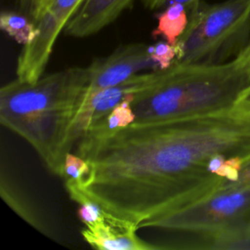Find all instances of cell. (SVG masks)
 I'll return each instance as SVG.
<instances>
[{
    "label": "cell",
    "instance_id": "1",
    "mask_svg": "<svg viewBox=\"0 0 250 250\" xmlns=\"http://www.w3.org/2000/svg\"><path fill=\"white\" fill-rule=\"evenodd\" d=\"M76 145L90 164L86 181L77 186L138 230L226 185L208 172L207 162L217 153L250 155V113L232 107L114 130L102 120Z\"/></svg>",
    "mask_w": 250,
    "mask_h": 250
},
{
    "label": "cell",
    "instance_id": "2",
    "mask_svg": "<svg viewBox=\"0 0 250 250\" xmlns=\"http://www.w3.org/2000/svg\"><path fill=\"white\" fill-rule=\"evenodd\" d=\"M88 86V67L60 70L35 83L17 78L0 90L1 124L25 139L62 177L66 137Z\"/></svg>",
    "mask_w": 250,
    "mask_h": 250
},
{
    "label": "cell",
    "instance_id": "3",
    "mask_svg": "<svg viewBox=\"0 0 250 250\" xmlns=\"http://www.w3.org/2000/svg\"><path fill=\"white\" fill-rule=\"evenodd\" d=\"M249 85L246 73L235 59L221 63H173L151 87L134 96V123L229 109Z\"/></svg>",
    "mask_w": 250,
    "mask_h": 250
},
{
    "label": "cell",
    "instance_id": "4",
    "mask_svg": "<svg viewBox=\"0 0 250 250\" xmlns=\"http://www.w3.org/2000/svg\"><path fill=\"white\" fill-rule=\"evenodd\" d=\"M250 40V0H202L188 10V23L173 63H221L235 59Z\"/></svg>",
    "mask_w": 250,
    "mask_h": 250
},
{
    "label": "cell",
    "instance_id": "5",
    "mask_svg": "<svg viewBox=\"0 0 250 250\" xmlns=\"http://www.w3.org/2000/svg\"><path fill=\"white\" fill-rule=\"evenodd\" d=\"M144 228L201 233L199 249H238L250 235V187L226 184L199 201L152 220Z\"/></svg>",
    "mask_w": 250,
    "mask_h": 250
},
{
    "label": "cell",
    "instance_id": "6",
    "mask_svg": "<svg viewBox=\"0 0 250 250\" xmlns=\"http://www.w3.org/2000/svg\"><path fill=\"white\" fill-rule=\"evenodd\" d=\"M83 0H48L34 21L35 38L23 46L17 64L18 79L35 83L41 78L61 31L79 8Z\"/></svg>",
    "mask_w": 250,
    "mask_h": 250
},
{
    "label": "cell",
    "instance_id": "7",
    "mask_svg": "<svg viewBox=\"0 0 250 250\" xmlns=\"http://www.w3.org/2000/svg\"><path fill=\"white\" fill-rule=\"evenodd\" d=\"M163 70L136 74L131 78L111 87H106L91 94L86 93L85 100L70 125L65 145V154L95 124L105 119L107 114L126 97L137 95L151 87L160 77Z\"/></svg>",
    "mask_w": 250,
    "mask_h": 250
},
{
    "label": "cell",
    "instance_id": "8",
    "mask_svg": "<svg viewBox=\"0 0 250 250\" xmlns=\"http://www.w3.org/2000/svg\"><path fill=\"white\" fill-rule=\"evenodd\" d=\"M87 94L117 85L140 71L159 70L148 52V45L134 43L121 46L110 55L95 59L88 66Z\"/></svg>",
    "mask_w": 250,
    "mask_h": 250
},
{
    "label": "cell",
    "instance_id": "9",
    "mask_svg": "<svg viewBox=\"0 0 250 250\" xmlns=\"http://www.w3.org/2000/svg\"><path fill=\"white\" fill-rule=\"evenodd\" d=\"M135 0H83L64 27V33L77 38L95 34L114 21Z\"/></svg>",
    "mask_w": 250,
    "mask_h": 250
},
{
    "label": "cell",
    "instance_id": "10",
    "mask_svg": "<svg viewBox=\"0 0 250 250\" xmlns=\"http://www.w3.org/2000/svg\"><path fill=\"white\" fill-rule=\"evenodd\" d=\"M133 226L120 227L105 223L94 229L85 228L81 234L93 248L100 250H153L163 247L150 244L136 234Z\"/></svg>",
    "mask_w": 250,
    "mask_h": 250
},
{
    "label": "cell",
    "instance_id": "11",
    "mask_svg": "<svg viewBox=\"0 0 250 250\" xmlns=\"http://www.w3.org/2000/svg\"><path fill=\"white\" fill-rule=\"evenodd\" d=\"M157 25L152 30V37L162 36L167 42L176 45L188 23V10L182 3H172L156 15Z\"/></svg>",
    "mask_w": 250,
    "mask_h": 250
},
{
    "label": "cell",
    "instance_id": "12",
    "mask_svg": "<svg viewBox=\"0 0 250 250\" xmlns=\"http://www.w3.org/2000/svg\"><path fill=\"white\" fill-rule=\"evenodd\" d=\"M65 188L69 194V197L80 205L77 215L80 221L86 226V228L94 229L102 225H104L107 222L115 226L129 227L122 225L112 216L108 215L97 202H95L92 198L86 195L80 189L76 183L66 180Z\"/></svg>",
    "mask_w": 250,
    "mask_h": 250
},
{
    "label": "cell",
    "instance_id": "13",
    "mask_svg": "<svg viewBox=\"0 0 250 250\" xmlns=\"http://www.w3.org/2000/svg\"><path fill=\"white\" fill-rule=\"evenodd\" d=\"M0 192L4 201L26 223L35 228L37 230L48 234V228L45 222L34 209L28 199L14 186V184L5 176V172H1Z\"/></svg>",
    "mask_w": 250,
    "mask_h": 250
},
{
    "label": "cell",
    "instance_id": "14",
    "mask_svg": "<svg viewBox=\"0 0 250 250\" xmlns=\"http://www.w3.org/2000/svg\"><path fill=\"white\" fill-rule=\"evenodd\" d=\"M0 27L16 42L23 46L29 44L37 34L34 21L22 12L3 11L0 15Z\"/></svg>",
    "mask_w": 250,
    "mask_h": 250
},
{
    "label": "cell",
    "instance_id": "15",
    "mask_svg": "<svg viewBox=\"0 0 250 250\" xmlns=\"http://www.w3.org/2000/svg\"><path fill=\"white\" fill-rule=\"evenodd\" d=\"M135 95L126 97L120 102L104 119L105 126L110 129L125 128L132 125L136 120V115L132 108V100Z\"/></svg>",
    "mask_w": 250,
    "mask_h": 250
},
{
    "label": "cell",
    "instance_id": "16",
    "mask_svg": "<svg viewBox=\"0 0 250 250\" xmlns=\"http://www.w3.org/2000/svg\"><path fill=\"white\" fill-rule=\"evenodd\" d=\"M89 173L90 164L86 159L78 154H73L70 151L65 154L62 178L81 186L86 181Z\"/></svg>",
    "mask_w": 250,
    "mask_h": 250
},
{
    "label": "cell",
    "instance_id": "17",
    "mask_svg": "<svg viewBox=\"0 0 250 250\" xmlns=\"http://www.w3.org/2000/svg\"><path fill=\"white\" fill-rule=\"evenodd\" d=\"M148 52L159 70L169 68L173 64L178 54L177 46L170 44L166 40L158 41L153 45H148Z\"/></svg>",
    "mask_w": 250,
    "mask_h": 250
},
{
    "label": "cell",
    "instance_id": "18",
    "mask_svg": "<svg viewBox=\"0 0 250 250\" xmlns=\"http://www.w3.org/2000/svg\"><path fill=\"white\" fill-rule=\"evenodd\" d=\"M21 12L36 21L45 6V0H17Z\"/></svg>",
    "mask_w": 250,
    "mask_h": 250
},
{
    "label": "cell",
    "instance_id": "19",
    "mask_svg": "<svg viewBox=\"0 0 250 250\" xmlns=\"http://www.w3.org/2000/svg\"><path fill=\"white\" fill-rule=\"evenodd\" d=\"M142 1L146 8H149L151 10L163 9L166 6L175 2L182 3L188 8V10H190L191 8L196 6L201 0H142Z\"/></svg>",
    "mask_w": 250,
    "mask_h": 250
},
{
    "label": "cell",
    "instance_id": "20",
    "mask_svg": "<svg viewBox=\"0 0 250 250\" xmlns=\"http://www.w3.org/2000/svg\"><path fill=\"white\" fill-rule=\"evenodd\" d=\"M239 187H250V155H248L242 164L237 180L231 184Z\"/></svg>",
    "mask_w": 250,
    "mask_h": 250
},
{
    "label": "cell",
    "instance_id": "21",
    "mask_svg": "<svg viewBox=\"0 0 250 250\" xmlns=\"http://www.w3.org/2000/svg\"><path fill=\"white\" fill-rule=\"evenodd\" d=\"M233 107L242 112L250 113V85L242 91Z\"/></svg>",
    "mask_w": 250,
    "mask_h": 250
},
{
    "label": "cell",
    "instance_id": "22",
    "mask_svg": "<svg viewBox=\"0 0 250 250\" xmlns=\"http://www.w3.org/2000/svg\"><path fill=\"white\" fill-rule=\"evenodd\" d=\"M235 60L239 62L241 67L243 68L244 72L247 75V78L250 82V49L247 50L246 52L240 54L235 58Z\"/></svg>",
    "mask_w": 250,
    "mask_h": 250
},
{
    "label": "cell",
    "instance_id": "23",
    "mask_svg": "<svg viewBox=\"0 0 250 250\" xmlns=\"http://www.w3.org/2000/svg\"><path fill=\"white\" fill-rule=\"evenodd\" d=\"M249 49H250V40H249V43H248V45H247V47H246V48H245V50H244V51H243V52H242V53H244V52H246V51H247V50H249ZM242 53H241V54H242Z\"/></svg>",
    "mask_w": 250,
    "mask_h": 250
},
{
    "label": "cell",
    "instance_id": "24",
    "mask_svg": "<svg viewBox=\"0 0 250 250\" xmlns=\"http://www.w3.org/2000/svg\"><path fill=\"white\" fill-rule=\"evenodd\" d=\"M47 1H48V0H45V4H46V2H47Z\"/></svg>",
    "mask_w": 250,
    "mask_h": 250
}]
</instances>
